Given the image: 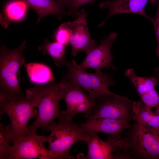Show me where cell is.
<instances>
[{
	"instance_id": "1",
	"label": "cell",
	"mask_w": 159,
	"mask_h": 159,
	"mask_svg": "<svg viewBox=\"0 0 159 159\" xmlns=\"http://www.w3.org/2000/svg\"><path fill=\"white\" fill-rule=\"evenodd\" d=\"M59 82L35 85L26 90V99L38 109L35 120L29 126L30 132H37L38 128L46 130L54 119L61 118L62 111L59 104L61 100Z\"/></svg>"
},
{
	"instance_id": "2",
	"label": "cell",
	"mask_w": 159,
	"mask_h": 159,
	"mask_svg": "<svg viewBox=\"0 0 159 159\" xmlns=\"http://www.w3.org/2000/svg\"><path fill=\"white\" fill-rule=\"evenodd\" d=\"M26 41L19 46L10 49L2 45L0 52V91L8 99L24 95L20 85V68L26 64L23 55Z\"/></svg>"
},
{
	"instance_id": "3",
	"label": "cell",
	"mask_w": 159,
	"mask_h": 159,
	"mask_svg": "<svg viewBox=\"0 0 159 159\" xmlns=\"http://www.w3.org/2000/svg\"><path fill=\"white\" fill-rule=\"evenodd\" d=\"M46 130L50 132L47 142L51 159H74L69 155V150L76 143L83 141L85 134L79 125L72 120L59 119L58 122H52Z\"/></svg>"
},
{
	"instance_id": "4",
	"label": "cell",
	"mask_w": 159,
	"mask_h": 159,
	"mask_svg": "<svg viewBox=\"0 0 159 159\" xmlns=\"http://www.w3.org/2000/svg\"><path fill=\"white\" fill-rule=\"evenodd\" d=\"M64 65L67 72L63 76L89 93L92 98L97 100L106 95H112L125 99L127 97L114 94L110 91L108 86L113 85L112 78L102 73L101 70L90 73L80 69L75 61H66Z\"/></svg>"
},
{
	"instance_id": "5",
	"label": "cell",
	"mask_w": 159,
	"mask_h": 159,
	"mask_svg": "<svg viewBox=\"0 0 159 159\" xmlns=\"http://www.w3.org/2000/svg\"><path fill=\"white\" fill-rule=\"evenodd\" d=\"M61 100L63 99L67 106L62 111L59 119L72 120L76 115L83 113L89 118L92 114L97 105V100L91 98L82 89V88L63 76L59 82Z\"/></svg>"
},
{
	"instance_id": "6",
	"label": "cell",
	"mask_w": 159,
	"mask_h": 159,
	"mask_svg": "<svg viewBox=\"0 0 159 159\" xmlns=\"http://www.w3.org/2000/svg\"><path fill=\"white\" fill-rule=\"evenodd\" d=\"M0 115L5 113L10 120L13 143L30 133L28 123L30 119L37 117L38 111L25 96L9 99L6 102L0 103Z\"/></svg>"
},
{
	"instance_id": "7",
	"label": "cell",
	"mask_w": 159,
	"mask_h": 159,
	"mask_svg": "<svg viewBox=\"0 0 159 159\" xmlns=\"http://www.w3.org/2000/svg\"><path fill=\"white\" fill-rule=\"evenodd\" d=\"M83 142L88 147V153L85 159H132L125 139L121 136H110L106 141L99 138L98 133L85 132Z\"/></svg>"
},
{
	"instance_id": "8",
	"label": "cell",
	"mask_w": 159,
	"mask_h": 159,
	"mask_svg": "<svg viewBox=\"0 0 159 159\" xmlns=\"http://www.w3.org/2000/svg\"><path fill=\"white\" fill-rule=\"evenodd\" d=\"M125 139L133 158L159 159V144L146 127L135 122Z\"/></svg>"
},
{
	"instance_id": "9",
	"label": "cell",
	"mask_w": 159,
	"mask_h": 159,
	"mask_svg": "<svg viewBox=\"0 0 159 159\" xmlns=\"http://www.w3.org/2000/svg\"><path fill=\"white\" fill-rule=\"evenodd\" d=\"M47 139V136L30 132L13 143L9 159H51L44 145Z\"/></svg>"
},
{
	"instance_id": "10",
	"label": "cell",
	"mask_w": 159,
	"mask_h": 159,
	"mask_svg": "<svg viewBox=\"0 0 159 159\" xmlns=\"http://www.w3.org/2000/svg\"><path fill=\"white\" fill-rule=\"evenodd\" d=\"M98 100L96 108L88 119L108 118L130 120L132 118V102L129 99L106 95Z\"/></svg>"
},
{
	"instance_id": "11",
	"label": "cell",
	"mask_w": 159,
	"mask_h": 159,
	"mask_svg": "<svg viewBox=\"0 0 159 159\" xmlns=\"http://www.w3.org/2000/svg\"><path fill=\"white\" fill-rule=\"evenodd\" d=\"M87 14L86 11L82 9L78 12L74 21L68 22L71 30V53L73 56H76L81 51L87 54L97 46L96 42L90 35L87 21Z\"/></svg>"
},
{
	"instance_id": "12",
	"label": "cell",
	"mask_w": 159,
	"mask_h": 159,
	"mask_svg": "<svg viewBox=\"0 0 159 159\" xmlns=\"http://www.w3.org/2000/svg\"><path fill=\"white\" fill-rule=\"evenodd\" d=\"M117 35V34L114 32L105 37L98 46L87 54L83 62L78 64L79 68L85 70L89 69L101 70L102 68L108 67L113 59L111 53V47Z\"/></svg>"
},
{
	"instance_id": "13",
	"label": "cell",
	"mask_w": 159,
	"mask_h": 159,
	"mask_svg": "<svg viewBox=\"0 0 159 159\" xmlns=\"http://www.w3.org/2000/svg\"><path fill=\"white\" fill-rule=\"evenodd\" d=\"M129 120L108 118L88 119L84 123L79 124L85 132H102L113 137L121 136L122 132L129 129Z\"/></svg>"
},
{
	"instance_id": "14",
	"label": "cell",
	"mask_w": 159,
	"mask_h": 159,
	"mask_svg": "<svg viewBox=\"0 0 159 159\" xmlns=\"http://www.w3.org/2000/svg\"><path fill=\"white\" fill-rule=\"evenodd\" d=\"M150 0H105L101 2L99 5L101 9H107L108 14L104 20L99 25H103L110 17L114 15L123 13L138 14L148 19L150 16L146 13L145 7Z\"/></svg>"
},
{
	"instance_id": "15",
	"label": "cell",
	"mask_w": 159,
	"mask_h": 159,
	"mask_svg": "<svg viewBox=\"0 0 159 159\" xmlns=\"http://www.w3.org/2000/svg\"><path fill=\"white\" fill-rule=\"evenodd\" d=\"M132 118L136 122L146 127H159V115L140 101L132 103Z\"/></svg>"
},
{
	"instance_id": "16",
	"label": "cell",
	"mask_w": 159,
	"mask_h": 159,
	"mask_svg": "<svg viewBox=\"0 0 159 159\" xmlns=\"http://www.w3.org/2000/svg\"><path fill=\"white\" fill-rule=\"evenodd\" d=\"M24 65L31 82L42 85L54 81L53 73L48 65L40 63H26Z\"/></svg>"
},
{
	"instance_id": "17",
	"label": "cell",
	"mask_w": 159,
	"mask_h": 159,
	"mask_svg": "<svg viewBox=\"0 0 159 159\" xmlns=\"http://www.w3.org/2000/svg\"><path fill=\"white\" fill-rule=\"evenodd\" d=\"M29 7L37 13L39 21L40 19L51 14L60 16L65 13L64 7L56 0H23Z\"/></svg>"
},
{
	"instance_id": "18",
	"label": "cell",
	"mask_w": 159,
	"mask_h": 159,
	"mask_svg": "<svg viewBox=\"0 0 159 159\" xmlns=\"http://www.w3.org/2000/svg\"><path fill=\"white\" fill-rule=\"evenodd\" d=\"M125 75L134 85L140 98L155 89V87L158 84V80L155 78H146L138 76L132 69H127Z\"/></svg>"
},
{
	"instance_id": "19",
	"label": "cell",
	"mask_w": 159,
	"mask_h": 159,
	"mask_svg": "<svg viewBox=\"0 0 159 159\" xmlns=\"http://www.w3.org/2000/svg\"><path fill=\"white\" fill-rule=\"evenodd\" d=\"M38 48L44 54H49L58 67L64 65L67 61L65 58V46L64 45L57 42H51L46 39L44 44L39 47Z\"/></svg>"
},
{
	"instance_id": "20",
	"label": "cell",
	"mask_w": 159,
	"mask_h": 159,
	"mask_svg": "<svg viewBox=\"0 0 159 159\" xmlns=\"http://www.w3.org/2000/svg\"><path fill=\"white\" fill-rule=\"evenodd\" d=\"M13 143L11 125L0 124V159H9Z\"/></svg>"
},
{
	"instance_id": "21",
	"label": "cell",
	"mask_w": 159,
	"mask_h": 159,
	"mask_svg": "<svg viewBox=\"0 0 159 159\" xmlns=\"http://www.w3.org/2000/svg\"><path fill=\"white\" fill-rule=\"evenodd\" d=\"M28 7L23 0H12L6 6L5 12L9 18L14 20H19L24 16Z\"/></svg>"
},
{
	"instance_id": "22",
	"label": "cell",
	"mask_w": 159,
	"mask_h": 159,
	"mask_svg": "<svg viewBox=\"0 0 159 159\" xmlns=\"http://www.w3.org/2000/svg\"><path fill=\"white\" fill-rule=\"evenodd\" d=\"M70 37L71 30L68 22L61 24L56 33V42L67 45L70 43Z\"/></svg>"
},
{
	"instance_id": "23",
	"label": "cell",
	"mask_w": 159,
	"mask_h": 159,
	"mask_svg": "<svg viewBox=\"0 0 159 159\" xmlns=\"http://www.w3.org/2000/svg\"><path fill=\"white\" fill-rule=\"evenodd\" d=\"M150 1L151 4H156L157 6L155 15L153 17L150 16L148 20L152 23L154 29L157 42L155 53L159 58V0H150Z\"/></svg>"
},
{
	"instance_id": "24",
	"label": "cell",
	"mask_w": 159,
	"mask_h": 159,
	"mask_svg": "<svg viewBox=\"0 0 159 159\" xmlns=\"http://www.w3.org/2000/svg\"><path fill=\"white\" fill-rule=\"evenodd\" d=\"M95 0H69L67 8L69 15H77L78 9L81 6L87 3H92Z\"/></svg>"
},
{
	"instance_id": "25",
	"label": "cell",
	"mask_w": 159,
	"mask_h": 159,
	"mask_svg": "<svg viewBox=\"0 0 159 159\" xmlns=\"http://www.w3.org/2000/svg\"><path fill=\"white\" fill-rule=\"evenodd\" d=\"M146 128L155 136L159 144V127L157 128Z\"/></svg>"
},
{
	"instance_id": "26",
	"label": "cell",
	"mask_w": 159,
	"mask_h": 159,
	"mask_svg": "<svg viewBox=\"0 0 159 159\" xmlns=\"http://www.w3.org/2000/svg\"><path fill=\"white\" fill-rule=\"evenodd\" d=\"M60 4L64 7H67L69 0H56Z\"/></svg>"
},
{
	"instance_id": "27",
	"label": "cell",
	"mask_w": 159,
	"mask_h": 159,
	"mask_svg": "<svg viewBox=\"0 0 159 159\" xmlns=\"http://www.w3.org/2000/svg\"><path fill=\"white\" fill-rule=\"evenodd\" d=\"M154 113L156 115H159V106L156 107V110Z\"/></svg>"
}]
</instances>
